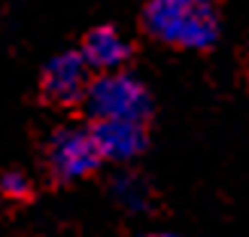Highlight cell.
Returning a JSON list of instances; mask_svg holds the SVG:
<instances>
[{
  "label": "cell",
  "mask_w": 249,
  "mask_h": 237,
  "mask_svg": "<svg viewBox=\"0 0 249 237\" xmlns=\"http://www.w3.org/2000/svg\"><path fill=\"white\" fill-rule=\"evenodd\" d=\"M143 28L173 49H210L219 36V12L207 0H155L143 9Z\"/></svg>",
  "instance_id": "1"
},
{
  "label": "cell",
  "mask_w": 249,
  "mask_h": 237,
  "mask_svg": "<svg viewBox=\"0 0 249 237\" xmlns=\"http://www.w3.org/2000/svg\"><path fill=\"white\" fill-rule=\"evenodd\" d=\"M82 104L89 109L91 122H143L146 125L149 109H152L146 85L124 70L91 76Z\"/></svg>",
  "instance_id": "2"
},
{
  "label": "cell",
  "mask_w": 249,
  "mask_h": 237,
  "mask_svg": "<svg viewBox=\"0 0 249 237\" xmlns=\"http://www.w3.org/2000/svg\"><path fill=\"white\" fill-rule=\"evenodd\" d=\"M49 173L58 182H79L101 167V152L91 137V128H61L49 140Z\"/></svg>",
  "instance_id": "3"
},
{
  "label": "cell",
  "mask_w": 249,
  "mask_h": 237,
  "mask_svg": "<svg viewBox=\"0 0 249 237\" xmlns=\"http://www.w3.org/2000/svg\"><path fill=\"white\" fill-rule=\"evenodd\" d=\"M91 82V70L79 52H61L43 67V94L52 104H79Z\"/></svg>",
  "instance_id": "4"
},
{
  "label": "cell",
  "mask_w": 249,
  "mask_h": 237,
  "mask_svg": "<svg viewBox=\"0 0 249 237\" xmlns=\"http://www.w3.org/2000/svg\"><path fill=\"white\" fill-rule=\"evenodd\" d=\"M91 137L104 161H131L146 146V125L143 122H94Z\"/></svg>",
  "instance_id": "5"
},
{
  "label": "cell",
  "mask_w": 249,
  "mask_h": 237,
  "mask_svg": "<svg viewBox=\"0 0 249 237\" xmlns=\"http://www.w3.org/2000/svg\"><path fill=\"white\" fill-rule=\"evenodd\" d=\"M82 61L89 64V70L97 73H119L124 67V61L131 58V43L113 28V24H104V28H94L85 43L79 49Z\"/></svg>",
  "instance_id": "6"
},
{
  "label": "cell",
  "mask_w": 249,
  "mask_h": 237,
  "mask_svg": "<svg viewBox=\"0 0 249 237\" xmlns=\"http://www.w3.org/2000/svg\"><path fill=\"white\" fill-rule=\"evenodd\" d=\"M113 198L124 210L140 213V210L149 207V185L140 177H134V173H122V177L113 182Z\"/></svg>",
  "instance_id": "7"
},
{
  "label": "cell",
  "mask_w": 249,
  "mask_h": 237,
  "mask_svg": "<svg viewBox=\"0 0 249 237\" xmlns=\"http://www.w3.org/2000/svg\"><path fill=\"white\" fill-rule=\"evenodd\" d=\"M0 192H3V198L21 201V198L31 195V180L24 177L21 170H9V173H3V180H0Z\"/></svg>",
  "instance_id": "8"
},
{
  "label": "cell",
  "mask_w": 249,
  "mask_h": 237,
  "mask_svg": "<svg viewBox=\"0 0 249 237\" xmlns=\"http://www.w3.org/2000/svg\"><path fill=\"white\" fill-rule=\"evenodd\" d=\"M149 237H177V234H167V231H158V234H149Z\"/></svg>",
  "instance_id": "9"
}]
</instances>
